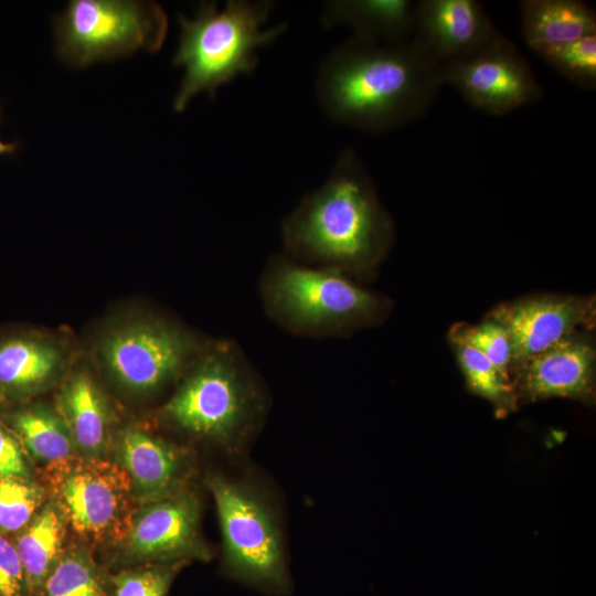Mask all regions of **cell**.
I'll return each instance as SVG.
<instances>
[{
  "instance_id": "6da1fadb",
  "label": "cell",
  "mask_w": 596,
  "mask_h": 596,
  "mask_svg": "<svg viewBox=\"0 0 596 596\" xmlns=\"http://www.w3.org/2000/svg\"><path fill=\"white\" fill-rule=\"evenodd\" d=\"M444 85L443 65L414 38L380 43L353 36L323 58L316 92L334 123L381 132L423 116Z\"/></svg>"
},
{
  "instance_id": "7a4b0ae2",
  "label": "cell",
  "mask_w": 596,
  "mask_h": 596,
  "mask_svg": "<svg viewBox=\"0 0 596 596\" xmlns=\"http://www.w3.org/2000/svg\"><path fill=\"white\" fill-rule=\"evenodd\" d=\"M285 254L351 277L374 268L393 236L390 215L353 149L338 157L327 181L305 195L281 223Z\"/></svg>"
},
{
  "instance_id": "3957f363",
  "label": "cell",
  "mask_w": 596,
  "mask_h": 596,
  "mask_svg": "<svg viewBox=\"0 0 596 596\" xmlns=\"http://www.w3.org/2000/svg\"><path fill=\"white\" fill-rule=\"evenodd\" d=\"M192 368L164 416L187 435L241 455L266 414L260 377L236 341L217 342Z\"/></svg>"
},
{
  "instance_id": "277c9868",
  "label": "cell",
  "mask_w": 596,
  "mask_h": 596,
  "mask_svg": "<svg viewBox=\"0 0 596 596\" xmlns=\"http://www.w3.org/2000/svg\"><path fill=\"white\" fill-rule=\"evenodd\" d=\"M258 290L269 319L297 337H341L379 322L389 309L384 297L350 276L301 264L285 253L269 257Z\"/></svg>"
},
{
  "instance_id": "5b68a950",
  "label": "cell",
  "mask_w": 596,
  "mask_h": 596,
  "mask_svg": "<svg viewBox=\"0 0 596 596\" xmlns=\"http://www.w3.org/2000/svg\"><path fill=\"white\" fill-rule=\"evenodd\" d=\"M270 1L230 0L222 10L214 2H201L193 19L179 15L181 26L173 65L184 75L173 100L180 113L202 92L216 89L257 66V50L274 42L287 29L278 24L262 30L268 19Z\"/></svg>"
},
{
  "instance_id": "8992f818",
  "label": "cell",
  "mask_w": 596,
  "mask_h": 596,
  "mask_svg": "<svg viewBox=\"0 0 596 596\" xmlns=\"http://www.w3.org/2000/svg\"><path fill=\"white\" fill-rule=\"evenodd\" d=\"M207 487L217 511L227 573L269 594L288 593L284 535L268 494L249 479L222 473L209 476Z\"/></svg>"
},
{
  "instance_id": "52a82bcc",
  "label": "cell",
  "mask_w": 596,
  "mask_h": 596,
  "mask_svg": "<svg viewBox=\"0 0 596 596\" xmlns=\"http://www.w3.org/2000/svg\"><path fill=\"white\" fill-rule=\"evenodd\" d=\"M57 56L73 67L161 49L168 19L152 1L71 0L54 17Z\"/></svg>"
},
{
  "instance_id": "ba28073f",
  "label": "cell",
  "mask_w": 596,
  "mask_h": 596,
  "mask_svg": "<svg viewBox=\"0 0 596 596\" xmlns=\"http://www.w3.org/2000/svg\"><path fill=\"white\" fill-rule=\"evenodd\" d=\"M443 78L469 105L491 115L509 114L543 96L526 60L503 34L483 50L444 64Z\"/></svg>"
},
{
  "instance_id": "9c48e42d",
  "label": "cell",
  "mask_w": 596,
  "mask_h": 596,
  "mask_svg": "<svg viewBox=\"0 0 596 596\" xmlns=\"http://www.w3.org/2000/svg\"><path fill=\"white\" fill-rule=\"evenodd\" d=\"M195 351L191 334L161 320L123 328L103 347L111 374L125 386L139 391H153L174 380Z\"/></svg>"
},
{
  "instance_id": "30bf717a",
  "label": "cell",
  "mask_w": 596,
  "mask_h": 596,
  "mask_svg": "<svg viewBox=\"0 0 596 596\" xmlns=\"http://www.w3.org/2000/svg\"><path fill=\"white\" fill-rule=\"evenodd\" d=\"M66 466L57 477L56 491L73 529L98 539L123 531L132 490L126 471L94 459Z\"/></svg>"
},
{
  "instance_id": "8fae6325",
  "label": "cell",
  "mask_w": 596,
  "mask_h": 596,
  "mask_svg": "<svg viewBox=\"0 0 596 596\" xmlns=\"http://www.w3.org/2000/svg\"><path fill=\"white\" fill-rule=\"evenodd\" d=\"M490 319L507 331L515 368L562 339L592 326L594 299L574 296H540L504 304L493 310Z\"/></svg>"
},
{
  "instance_id": "7c38bea8",
  "label": "cell",
  "mask_w": 596,
  "mask_h": 596,
  "mask_svg": "<svg viewBox=\"0 0 596 596\" xmlns=\"http://www.w3.org/2000/svg\"><path fill=\"white\" fill-rule=\"evenodd\" d=\"M201 507L187 489L148 501L128 532L130 552L147 560L209 555L200 536Z\"/></svg>"
},
{
  "instance_id": "4fadbf2b",
  "label": "cell",
  "mask_w": 596,
  "mask_h": 596,
  "mask_svg": "<svg viewBox=\"0 0 596 596\" xmlns=\"http://www.w3.org/2000/svg\"><path fill=\"white\" fill-rule=\"evenodd\" d=\"M414 31V39L441 65L468 57L502 35L475 0L418 1Z\"/></svg>"
},
{
  "instance_id": "5bb4252c",
  "label": "cell",
  "mask_w": 596,
  "mask_h": 596,
  "mask_svg": "<svg viewBox=\"0 0 596 596\" xmlns=\"http://www.w3.org/2000/svg\"><path fill=\"white\" fill-rule=\"evenodd\" d=\"M596 353L593 342L571 334L515 366L518 396L590 402L595 391Z\"/></svg>"
},
{
  "instance_id": "9a60e30c",
  "label": "cell",
  "mask_w": 596,
  "mask_h": 596,
  "mask_svg": "<svg viewBox=\"0 0 596 596\" xmlns=\"http://www.w3.org/2000/svg\"><path fill=\"white\" fill-rule=\"evenodd\" d=\"M118 456L132 490L146 502L184 489L190 460L182 448L147 432L130 429L120 438Z\"/></svg>"
},
{
  "instance_id": "2e32d148",
  "label": "cell",
  "mask_w": 596,
  "mask_h": 596,
  "mask_svg": "<svg viewBox=\"0 0 596 596\" xmlns=\"http://www.w3.org/2000/svg\"><path fill=\"white\" fill-rule=\"evenodd\" d=\"M322 22L343 25L354 36L380 43L408 40L414 31L415 3L408 0H333L324 4Z\"/></svg>"
},
{
  "instance_id": "e0dca14e",
  "label": "cell",
  "mask_w": 596,
  "mask_h": 596,
  "mask_svg": "<svg viewBox=\"0 0 596 596\" xmlns=\"http://www.w3.org/2000/svg\"><path fill=\"white\" fill-rule=\"evenodd\" d=\"M520 8L522 34L533 51L596 33L595 11L583 1L524 0Z\"/></svg>"
},
{
  "instance_id": "ac0fdd59",
  "label": "cell",
  "mask_w": 596,
  "mask_h": 596,
  "mask_svg": "<svg viewBox=\"0 0 596 596\" xmlns=\"http://www.w3.org/2000/svg\"><path fill=\"white\" fill-rule=\"evenodd\" d=\"M58 404L75 447L88 456L100 454L107 439L108 414L93 381L85 374L74 375L63 387Z\"/></svg>"
},
{
  "instance_id": "d6986e66",
  "label": "cell",
  "mask_w": 596,
  "mask_h": 596,
  "mask_svg": "<svg viewBox=\"0 0 596 596\" xmlns=\"http://www.w3.org/2000/svg\"><path fill=\"white\" fill-rule=\"evenodd\" d=\"M62 541V519L58 512L49 505L33 518L18 539L15 549L23 567L29 596L38 594L61 557Z\"/></svg>"
},
{
  "instance_id": "ffe728a7",
  "label": "cell",
  "mask_w": 596,
  "mask_h": 596,
  "mask_svg": "<svg viewBox=\"0 0 596 596\" xmlns=\"http://www.w3.org/2000/svg\"><path fill=\"white\" fill-rule=\"evenodd\" d=\"M14 426L35 458L57 465L68 462L75 444L60 414L44 407L30 408L14 417Z\"/></svg>"
},
{
  "instance_id": "44dd1931",
  "label": "cell",
  "mask_w": 596,
  "mask_h": 596,
  "mask_svg": "<svg viewBox=\"0 0 596 596\" xmlns=\"http://www.w3.org/2000/svg\"><path fill=\"white\" fill-rule=\"evenodd\" d=\"M60 354L50 344L12 340L0 345V384L31 387L46 381L57 368Z\"/></svg>"
},
{
  "instance_id": "7402d4cb",
  "label": "cell",
  "mask_w": 596,
  "mask_h": 596,
  "mask_svg": "<svg viewBox=\"0 0 596 596\" xmlns=\"http://www.w3.org/2000/svg\"><path fill=\"white\" fill-rule=\"evenodd\" d=\"M36 596H109L106 579L82 551L62 554Z\"/></svg>"
},
{
  "instance_id": "603a6c76",
  "label": "cell",
  "mask_w": 596,
  "mask_h": 596,
  "mask_svg": "<svg viewBox=\"0 0 596 596\" xmlns=\"http://www.w3.org/2000/svg\"><path fill=\"white\" fill-rule=\"evenodd\" d=\"M457 361L468 387L491 402L498 412L514 409L518 394L513 382L504 379L493 364L477 350L454 343Z\"/></svg>"
},
{
  "instance_id": "cb8c5ba5",
  "label": "cell",
  "mask_w": 596,
  "mask_h": 596,
  "mask_svg": "<svg viewBox=\"0 0 596 596\" xmlns=\"http://www.w3.org/2000/svg\"><path fill=\"white\" fill-rule=\"evenodd\" d=\"M566 79L586 89L596 87V33L566 44L534 51Z\"/></svg>"
},
{
  "instance_id": "d4e9b609",
  "label": "cell",
  "mask_w": 596,
  "mask_h": 596,
  "mask_svg": "<svg viewBox=\"0 0 596 596\" xmlns=\"http://www.w3.org/2000/svg\"><path fill=\"white\" fill-rule=\"evenodd\" d=\"M453 342L466 344L480 352L499 373L511 381L512 349L505 329L497 321L488 318L487 321L473 326L459 328L453 331Z\"/></svg>"
},
{
  "instance_id": "484cf974",
  "label": "cell",
  "mask_w": 596,
  "mask_h": 596,
  "mask_svg": "<svg viewBox=\"0 0 596 596\" xmlns=\"http://www.w3.org/2000/svg\"><path fill=\"white\" fill-rule=\"evenodd\" d=\"M41 500V491L23 478L0 477V529L10 532L25 526Z\"/></svg>"
},
{
  "instance_id": "4316f807",
  "label": "cell",
  "mask_w": 596,
  "mask_h": 596,
  "mask_svg": "<svg viewBox=\"0 0 596 596\" xmlns=\"http://www.w3.org/2000/svg\"><path fill=\"white\" fill-rule=\"evenodd\" d=\"M178 571L164 564L123 572L113 579L109 596H168Z\"/></svg>"
},
{
  "instance_id": "83f0119b",
  "label": "cell",
  "mask_w": 596,
  "mask_h": 596,
  "mask_svg": "<svg viewBox=\"0 0 596 596\" xmlns=\"http://www.w3.org/2000/svg\"><path fill=\"white\" fill-rule=\"evenodd\" d=\"M0 596H29L17 549L0 535Z\"/></svg>"
},
{
  "instance_id": "f1b7e54d",
  "label": "cell",
  "mask_w": 596,
  "mask_h": 596,
  "mask_svg": "<svg viewBox=\"0 0 596 596\" xmlns=\"http://www.w3.org/2000/svg\"><path fill=\"white\" fill-rule=\"evenodd\" d=\"M28 476V468L17 440L0 428V477Z\"/></svg>"
},
{
  "instance_id": "f546056e",
  "label": "cell",
  "mask_w": 596,
  "mask_h": 596,
  "mask_svg": "<svg viewBox=\"0 0 596 596\" xmlns=\"http://www.w3.org/2000/svg\"><path fill=\"white\" fill-rule=\"evenodd\" d=\"M1 108H0V120H1ZM20 143L18 141L4 142L0 137V157L1 156H11L18 151Z\"/></svg>"
}]
</instances>
